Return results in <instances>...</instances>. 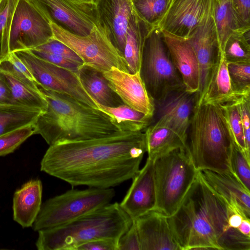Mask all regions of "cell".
I'll use <instances>...</instances> for the list:
<instances>
[{"mask_svg":"<svg viewBox=\"0 0 250 250\" xmlns=\"http://www.w3.org/2000/svg\"><path fill=\"white\" fill-rule=\"evenodd\" d=\"M146 151L143 131L59 142L46 150L41 170L73 187L112 188L134 177Z\"/></svg>","mask_w":250,"mask_h":250,"instance_id":"1","label":"cell"},{"mask_svg":"<svg viewBox=\"0 0 250 250\" xmlns=\"http://www.w3.org/2000/svg\"><path fill=\"white\" fill-rule=\"evenodd\" d=\"M234 212L206 183L199 170L179 208L168 217V221L180 250H250V237L229 225V219Z\"/></svg>","mask_w":250,"mask_h":250,"instance_id":"2","label":"cell"},{"mask_svg":"<svg viewBox=\"0 0 250 250\" xmlns=\"http://www.w3.org/2000/svg\"><path fill=\"white\" fill-rule=\"evenodd\" d=\"M39 88L47 107L34 124V134H40L50 146L106 137L121 131L111 117L98 108L67 95Z\"/></svg>","mask_w":250,"mask_h":250,"instance_id":"3","label":"cell"},{"mask_svg":"<svg viewBox=\"0 0 250 250\" xmlns=\"http://www.w3.org/2000/svg\"><path fill=\"white\" fill-rule=\"evenodd\" d=\"M232 145L220 105H195L186 150L196 168L234 173L231 163Z\"/></svg>","mask_w":250,"mask_h":250,"instance_id":"4","label":"cell"},{"mask_svg":"<svg viewBox=\"0 0 250 250\" xmlns=\"http://www.w3.org/2000/svg\"><path fill=\"white\" fill-rule=\"evenodd\" d=\"M133 220L119 203H110L64 225L38 231L35 245L38 250H74L96 239L118 241Z\"/></svg>","mask_w":250,"mask_h":250,"instance_id":"5","label":"cell"},{"mask_svg":"<svg viewBox=\"0 0 250 250\" xmlns=\"http://www.w3.org/2000/svg\"><path fill=\"white\" fill-rule=\"evenodd\" d=\"M156 188L154 210L169 217L179 208L196 179L195 167L186 148H178L154 161Z\"/></svg>","mask_w":250,"mask_h":250,"instance_id":"6","label":"cell"},{"mask_svg":"<svg viewBox=\"0 0 250 250\" xmlns=\"http://www.w3.org/2000/svg\"><path fill=\"white\" fill-rule=\"evenodd\" d=\"M140 74L155 105L185 88L159 26L153 27L145 39Z\"/></svg>","mask_w":250,"mask_h":250,"instance_id":"7","label":"cell"},{"mask_svg":"<svg viewBox=\"0 0 250 250\" xmlns=\"http://www.w3.org/2000/svg\"><path fill=\"white\" fill-rule=\"evenodd\" d=\"M115 195L112 188L70 189L44 202L32 227L39 231L64 225L109 204Z\"/></svg>","mask_w":250,"mask_h":250,"instance_id":"8","label":"cell"},{"mask_svg":"<svg viewBox=\"0 0 250 250\" xmlns=\"http://www.w3.org/2000/svg\"><path fill=\"white\" fill-rule=\"evenodd\" d=\"M53 37L72 49L82 60L83 64L104 73L112 67L128 72L125 60L100 26L90 34L80 36L70 33L50 21Z\"/></svg>","mask_w":250,"mask_h":250,"instance_id":"9","label":"cell"},{"mask_svg":"<svg viewBox=\"0 0 250 250\" xmlns=\"http://www.w3.org/2000/svg\"><path fill=\"white\" fill-rule=\"evenodd\" d=\"M25 65L38 86L67 95L91 107L99 104L82 84L78 72L58 66L33 54L30 51L14 52Z\"/></svg>","mask_w":250,"mask_h":250,"instance_id":"10","label":"cell"},{"mask_svg":"<svg viewBox=\"0 0 250 250\" xmlns=\"http://www.w3.org/2000/svg\"><path fill=\"white\" fill-rule=\"evenodd\" d=\"M53 37L49 20L33 0H18L9 24V53L31 50Z\"/></svg>","mask_w":250,"mask_h":250,"instance_id":"11","label":"cell"},{"mask_svg":"<svg viewBox=\"0 0 250 250\" xmlns=\"http://www.w3.org/2000/svg\"><path fill=\"white\" fill-rule=\"evenodd\" d=\"M49 21L72 34L85 36L100 26L96 4L79 0H33Z\"/></svg>","mask_w":250,"mask_h":250,"instance_id":"12","label":"cell"},{"mask_svg":"<svg viewBox=\"0 0 250 250\" xmlns=\"http://www.w3.org/2000/svg\"><path fill=\"white\" fill-rule=\"evenodd\" d=\"M211 0H172L160 29L174 36L188 39L211 12Z\"/></svg>","mask_w":250,"mask_h":250,"instance_id":"13","label":"cell"},{"mask_svg":"<svg viewBox=\"0 0 250 250\" xmlns=\"http://www.w3.org/2000/svg\"><path fill=\"white\" fill-rule=\"evenodd\" d=\"M103 75L110 87L124 104L152 118L156 105L146 88L140 72L130 73L112 67L104 72Z\"/></svg>","mask_w":250,"mask_h":250,"instance_id":"14","label":"cell"},{"mask_svg":"<svg viewBox=\"0 0 250 250\" xmlns=\"http://www.w3.org/2000/svg\"><path fill=\"white\" fill-rule=\"evenodd\" d=\"M154 161L147 158L144 167L132 179V184L120 203L132 220L155 209L156 196Z\"/></svg>","mask_w":250,"mask_h":250,"instance_id":"15","label":"cell"},{"mask_svg":"<svg viewBox=\"0 0 250 250\" xmlns=\"http://www.w3.org/2000/svg\"><path fill=\"white\" fill-rule=\"evenodd\" d=\"M197 94L185 89L173 93L159 106V118L155 124L176 133L186 145L188 131Z\"/></svg>","mask_w":250,"mask_h":250,"instance_id":"16","label":"cell"},{"mask_svg":"<svg viewBox=\"0 0 250 250\" xmlns=\"http://www.w3.org/2000/svg\"><path fill=\"white\" fill-rule=\"evenodd\" d=\"M99 24L123 54L128 22L133 12L131 0H97Z\"/></svg>","mask_w":250,"mask_h":250,"instance_id":"17","label":"cell"},{"mask_svg":"<svg viewBox=\"0 0 250 250\" xmlns=\"http://www.w3.org/2000/svg\"><path fill=\"white\" fill-rule=\"evenodd\" d=\"M187 40L195 53L200 67V83L198 99L205 89L212 68L221 52L211 12Z\"/></svg>","mask_w":250,"mask_h":250,"instance_id":"18","label":"cell"},{"mask_svg":"<svg viewBox=\"0 0 250 250\" xmlns=\"http://www.w3.org/2000/svg\"><path fill=\"white\" fill-rule=\"evenodd\" d=\"M134 221L141 250H180L173 236L167 216L152 210Z\"/></svg>","mask_w":250,"mask_h":250,"instance_id":"19","label":"cell"},{"mask_svg":"<svg viewBox=\"0 0 250 250\" xmlns=\"http://www.w3.org/2000/svg\"><path fill=\"white\" fill-rule=\"evenodd\" d=\"M209 187L234 212L250 219V192L234 173L200 170Z\"/></svg>","mask_w":250,"mask_h":250,"instance_id":"20","label":"cell"},{"mask_svg":"<svg viewBox=\"0 0 250 250\" xmlns=\"http://www.w3.org/2000/svg\"><path fill=\"white\" fill-rule=\"evenodd\" d=\"M172 62L179 73L185 90L198 93L200 70L195 53L187 39L162 31Z\"/></svg>","mask_w":250,"mask_h":250,"instance_id":"21","label":"cell"},{"mask_svg":"<svg viewBox=\"0 0 250 250\" xmlns=\"http://www.w3.org/2000/svg\"><path fill=\"white\" fill-rule=\"evenodd\" d=\"M242 96L232 87L228 71V63L223 53L220 52L212 68L205 89L197 100L196 105L208 103L221 104L237 101Z\"/></svg>","mask_w":250,"mask_h":250,"instance_id":"22","label":"cell"},{"mask_svg":"<svg viewBox=\"0 0 250 250\" xmlns=\"http://www.w3.org/2000/svg\"><path fill=\"white\" fill-rule=\"evenodd\" d=\"M42 185L39 179L27 181L15 192L13 219L22 228L32 226L42 205Z\"/></svg>","mask_w":250,"mask_h":250,"instance_id":"23","label":"cell"},{"mask_svg":"<svg viewBox=\"0 0 250 250\" xmlns=\"http://www.w3.org/2000/svg\"><path fill=\"white\" fill-rule=\"evenodd\" d=\"M153 27L133 11L128 22L123 52L129 73L140 72L145 39Z\"/></svg>","mask_w":250,"mask_h":250,"instance_id":"24","label":"cell"},{"mask_svg":"<svg viewBox=\"0 0 250 250\" xmlns=\"http://www.w3.org/2000/svg\"><path fill=\"white\" fill-rule=\"evenodd\" d=\"M211 15L214 22L220 51L223 52L226 42L233 33L250 30L235 11L231 0H211Z\"/></svg>","mask_w":250,"mask_h":250,"instance_id":"25","label":"cell"},{"mask_svg":"<svg viewBox=\"0 0 250 250\" xmlns=\"http://www.w3.org/2000/svg\"><path fill=\"white\" fill-rule=\"evenodd\" d=\"M78 74L86 90L98 104L115 107L124 104L110 87L103 73L83 64L80 67Z\"/></svg>","mask_w":250,"mask_h":250,"instance_id":"26","label":"cell"},{"mask_svg":"<svg viewBox=\"0 0 250 250\" xmlns=\"http://www.w3.org/2000/svg\"><path fill=\"white\" fill-rule=\"evenodd\" d=\"M147 158L155 160L178 148H186V144L170 129L154 124L145 130Z\"/></svg>","mask_w":250,"mask_h":250,"instance_id":"27","label":"cell"},{"mask_svg":"<svg viewBox=\"0 0 250 250\" xmlns=\"http://www.w3.org/2000/svg\"><path fill=\"white\" fill-rule=\"evenodd\" d=\"M0 73L9 87L13 104L45 111L47 102L39 87H33L7 73Z\"/></svg>","mask_w":250,"mask_h":250,"instance_id":"28","label":"cell"},{"mask_svg":"<svg viewBox=\"0 0 250 250\" xmlns=\"http://www.w3.org/2000/svg\"><path fill=\"white\" fill-rule=\"evenodd\" d=\"M98 109L109 115L122 131H143L150 125L152 118L123 104L115 107L99 104Z\"/></svg>","mask_w":250,"mask_h":250,"instance_id":"29","label":"cell"},{"mask_svg":"<svg viewBox=\"0 0 250 250\" xmlns=\"http://www.w3.org/2000/svg\"><path fill=\"white\" fill-rule=\"evenodd\" d=\"M43 112L15 104H0V135L34 124Z\"/></svg>","mask_w":250,"mask_h":250,"instance_id":"30","label":"cell"},{"mask_svg":"<svg viewBox=\"0 0 250 250\" xmlns=\"http://www.w3.org/2000/svg\"><path fill=\"white\" fill-rule=\"evenodd\" d=\"M239 100V99H238ZM227 127L234 145L242 152L250 156L246 149L244 131L238 101L219 104Z\"/></svg>","mask_w":250,"mask_h":250,"instance_id":"31","label":"cell"},{"mask_svg":"<svg viewBox=\"0 0 250 250\" xmlns=\"http://www.w3.org/2000/svg\"><path fill=\"white\" fill-rule=\"evenodd\" d=\"M133 11L152 27L158 26L166 14L172 0H131Z\"/></svg>","mask_w":250,"mask_h":250,"instance_id":"32","label":"cell"},{"mask_svg":"<svg viewBox=\"0 0 250 250\" xmlns=\"http://www.w3.org/2000/svg\"><path fill=\"white\" fill-rule=\"evenodd\" d=\"M250 32L237 31L228 38L222 52L227 63L250 62Z\"/></svg>","mask_w":250,"mask_h":250,"instance_id":"33","label":"cell"},{"mask_svg":"<svg viewBox=\"0 0 250 250\" xmlns=\"http://www.w3.org/2000/svg\"><path fill=\"white\" fill-rule=\"evenodd\" d=\"M228 71L233 89L241 96L250 95V62L228 63Z\"/></svg>","mask_w":250,"mask_h":250,"instance_id":"34","label":"cell"},{"mask_svg":"<svg viewBox=\"0 0 250 250\" xmlns=\"http://www.w3.org/2000/svg\"><path fill=\"white\" fill-rule=\"evenodd\" d=\"M18 0H1L0 3V56L2 60L9 54V24Z\"/></svg>","mask_w":250,"mask_h":250,"instance_id":"35","label":"cell"},{"mask_svg":"<svg viewBox=\"0 0 250 250\" xmlns=\"http://www.w3.org/2000/svg\"><path fill=\"white\" fill-rule=\"evenodd\" d=\"M0 72L7 73L33 87H38L25 65L14 52L9 53L0 62Z\"/></svg>","mask_w":250,"mask_h":250,"instance_id":"36","label":"cell"},{"mask_svg":"<svg viewBox=\"0 0 250 250\" xmlns=\"http://www.w3.org/2000/svg\"><path fill=\"white\" fill-rule=\"evenodd\" d=\"M34 134V124L0 135V156L14 152L22 143Z\"/></svg>","mask_w":250,"mask_h":250,"instance_id":"37","label":"cell"},{"mask_svg":"<svg viewBox=\"0 0 250 250\" xmlns=\"http://www.w3.org/2000/svg\"><path fill=\"white\" fill-rule=\"evenodd\" d=\"M233 172L242 184L250 190V156L240 150L233 144L231 156Z\"/></svg>","mask_w":250,"mask_h":250,"instance_id":"38","label":"cell"},{"mask_svg":"<svg viewBox=\"0 0 250 250\" xmlns=\"http://www.w3.org/2000/svg\"><path fill=\"white\" fill-rule=\"evenodd\" d=\"M33 49L57 54L75 62L81 65L83 63L81 58L72 49L54 37L45 43Z\"/></svg>","mask_w":250,"mask_h":250,"instance_id":"39","label":"cell"},{"mask_svg":"<svg viewBox=\"0 0 250 250\" xmlns=\"http://www.w3.org/2000/svg\"><path fill=\"white\" fill-rule=\"evenodd\" d=\"M250 95L242 96L238 100L244 131L245 146L250 153Z\"/></svg>","mask_w":250,"mask_h":250,"instance_id":"40","label":"cell"},{"mask_svg":"<svg viewBox=\"0 0 250 250\" xmlns=\"http://www.w3.org/2000/svg\"><path fill=\"white\" fill-rule=\"evenodd\" d=\"M28 50L41 59L74 72H78L80 67L82 65L75 62L57 54L40 51L36 49Z\"/></svg>","mask_w":250,"mask_h":250,"instance_id":"41","label":"cell"},{"mask_svg":"<svg viewBox=\"0 0 250 250\" xmlns=\"http://www.w3.org/2000/svg\"><path fill=\"white\" fill-rule=\"evenodd\" d=\"M118 250H141L138 231L134 220L129 228L119 238Z\"/></svg>","mask_w":250,"mask_h":250,"instance_id":"42","label":"cell"},{"mask_svg":"<svg viewBox=\"0 0 250 250\" xmlns=\"http://www.w3.org/2000/svg\"><path fill=\"white\" fill-rule=\"evenodd\" d=\"M117 240L99 239L78 246L74 250H118Z\"/></svg>","mask_w":250,"mask_h":250,"instance_id":"43","label":"cell"},{"mask_svg":"<svg viewBox=\"0 0 250 250\" xmlns=\"http://www.w3.org/2000/svg\"><path fill=\"white\" fill-rule=\"evenodd\" d=\"M233 7L242 21L250 26V0H231Z\"/></svg>","mask_w":250,"mask_h":250,"instance_id":"44","label":"cell"},{"mask_svg":"<svg viewBox=\"0 0 250 250\" xmlns=\"http://www.w3.org/2000/svg\"><path fill=\"white\" fill-rule=\"evenodd\" d=\"M0 104H13L9 87L0 73Z\"/></svg>","mask_w":250,"mask_h":250,"instance_id":"45","label":"cell"},{"mask_svg":"<svg viewBox=\"0 0 250 250\" xmlns=\"http://www.w3.org/2000/svg\"><path fill=\"white\" fill-rule=\"evenodd\" d=\"M237 229L242 234L250 237V219H244Z\"/></svg>","mask_w":250,"mask_h":250,"instance_id":"46","label":"cell"},{"mask_svg":"<svg viewBox=\"0 0 250 250\" xmlns=\"http://www.w3.org/2000/svg\"><path fill=\"white\" fill-rule=\"evenodd\" d=\"M84 2L96 4L97 0H79Z\"/></svg>","mask_w":250,"mask_h":250,"instance_id":"47","label":"cell"},{"mask_svg":"<svg viewBox=\"0 0 250 250\" xmlns=\"http://www.w3.org/2000/svg\"><path fill=\"white\" fill-rule=\"evenodd\" d=\"M1 1V0H0V3Z\"/></svg>","mask_w":250,"mask_h":250,"instance_id":"48","label":"cell"}]
</instances>
